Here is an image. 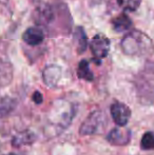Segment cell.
Listing matches in <instances>:
<instances>
[{
    "label": "cell",
    "instance_id": "cell-14",
    "mask_svg": "<svg viewBox=\"0 0 154 155\" xmlns=\"http://www.w3.org/2000/svg\"><path fill=\"white\" fill-rule=\"evenodd\" d=\"M75 42H76L77 50L79 53H82L87 49L88 40H87L86 33H84V31L81 28H78L76 32H75Z\"/></svg>",
    "mask_w": 154,
    "mask_h": 155
},
{
    "label": "cell",
    "instance_id": "cell-2",
    "mask_svg": "<svg viewBox=\"0 0 154 155\" xmlns=\"http://www.w3.org/2000/svg\"><path fill=\"white\" fill-rule=\"evenodd\" d=\"M75 114H76V108L72 104L58 101V106H56V108L51 111L50 119L52 124L57 126L60 130H64L70 126Z\"/></svg>",
    "mask_w": 154,
    "mask_h": 155
},
{
    "label": "cell",
    "instance_id": "cell-5",
    "mask_svg": "<svg viewBox=\"0 0 154 155\" xmlns=\"http://www.w3.org/2000/svg\"><path fill=\"white\" fill-rule=\"evenodd\" d=\"M110 112L114 123L119 127H125L131 117V110L129 109V107L120 101L113 102L110 108Z\"/></svg>",
    "mask_w": 154,
    "mask_h": 155
},
{
    "label": "cell",
    "instance_id": "cell-17",
    "mask_svg": "<svg viewBox=\"0 0 154 155\" xmlns=\"http://www.w3.org/2000/svg\"><path fill=\"white\" fill-rule=\"evenodd\" d=\"M32 99H33V101L35 102L36 104H40L41 102L43 101L42 94L40 92H38V91H36V92H34L33 96H32Z\"/></svg>",
    "mask_w": 154,
    "mask_h": 155
},
{
    "label": "cell",
    "instance_id": "cell-18",
    "mask_svg": "<svg viewBox=\"0 0 154 155\" xmlns=\"http://www.w3.org/2000/svg\"><path fill=\"white\" fill-rule=\"evenodd\" d=\"M6 155H17V154H14V153H10V154H6Z\"/></svg>",
    "mask_w": 154,
    "mask_h": 155
},
{
    "label": "cell",
    "instance_id": "cell-15",
    "mask_svg": "<svg viewBox=\"0 0 154 155\" xmlns=\"http://www.w3.org/2000/svg\"><path fill=\"white\" fill-rule=\"evenodd\" d=\"M142 0H117L118 5L127 12H134L140 5Z\"/></svg>",
    "mask_w": 154,
    "mask_h": 155
},
{
    "label": "cell",
    "instance_id": "cell-4",
    "mask_svg": "<svg viewBox=\"0 0 154 155\" xmlns=\"http://www.w3.org/2000/svg\"><path fill=\"white\" fill-rule=\"evenodd\" d=\"M90 49L95 59L100 60L107 57L110 50V40L103 34H97L93 37L90 43Z\"/></svg>",
    "mask_w": 154,
    "mask_h": 155
},
{
    "label": "cell",
    "instance_id": "cell-6",
    "mask_svg": "<svg viewBox=\"0 0 154 155\" xmlns=\"http://www.w3.org/2000/svg\"><path fill=\"white\" fill-rule=\"evenodd\" d=\"M107 140L113 146H126L131 140V131L123 127L112 129L107 135Z\"/></svg>",
    "mask_w": 154,
    "mask_h": 155
},
{
    "label": "cell",
    "instance_id": "cell-16",
    "mask_svg": "<svg viewBox=\"0 0 154 155\" xmlns=\"http://www.w3.org/2000/svg\"><path fill=\"white\" fill-rule=\"evenodd\" d=\"M140 148L143 150H153L154 149V133L149 131L146 132L142 137Z\"/></svg>",
    "mask_w": 154,
    "mask_h": 155
},
{
    "label": "cell",
    "instance_id": "cell-10",
    "mask_svg": "<svg viewBox=\"0 0 154 155\" xmlns=\"http://www.w3.org/2000/svg\"><path fill=\"white\" fill-rule=\"evenodd\" d=\"M13 79V68L10 62L0 59V87H5Z\"/></svg>",
    "mask_w": 154,
    "mask_h": 155
},
{
    "label": "cell",
    "instance_id": "cell-11",
    "mask_svg": "<svg viewBox=\"0 0 154 155\" xmlns=\"http://www.w3.org/2000/svg\"><path fill=\"white\" fill-rule=\"evenodd\" d=\"M112 25L116 32H125L132 27V20L126 14H121L112 20Z\"/></svg>",
    "mask_w": 154,
    "mask_h": 155
},
{
    "label": "cell",
    "instance_id": "cell-12",
    "mask_svg": "<svg viewBox=\"0 0 154 155\" xmlns=\"http://www.w3.org/2000/svg\"><path fill=\"white\" fill-rule=\"evenodd\" d=\"M52 19H53V11L48 4H43L36 8V20L39 23H48Z\"/></svg>",
    "mask_w": 154,
    "mask_h": 155
},
{
    "label": "cell",
    "instance_id": "cell-7",
    "mask_svg": "<svg viewBox=\"0 0 154 155\" xmlns=\"http://www.w3.org/2000/svg\"><path fill=\"white\" fill-rule=\"evenodd\" d=\"M43 81L47 86L54 88L57 86L58 81L61 76V70L57 65H49L43 71Z\"/></svg>",
    "mask_w": 154,
    "mask_h": 155
},
{
    "label": "cell",
    "instance_id": "cell-13",
    "mask_svg": "<svg viewBox=\"0 0 154 155\" xmlns=\"http://www.w3.org/2000/svg\"><path fill=\"white\" fill-rule=\"evenodd\" d=\"M77 75L79 78L87 80V81H92L94 79V75H93L92 71L89 68V62L87 60L84 59L79 62L77 69Z\"/></svg>",
    "mask_w": 154,
    "mask_h": 155
},
{
    "label": "cell",
    "instance_id": "cell-1",
    "mask_svg": "<svg viewBox=\"0 0 154 155\" xmlns=\"http://www.w3.org/2000/svg\"><path fill=\"white\" fill-rule=\"evenodd\" d=\"M150 43V39L143 33L133 31L123 37L121 41V48L125 53L130 55H138L145 53L148 50V45Z\"/></svg>",
    "mask_w": 154,
    "mask_h": 155
},
{
    "label": "cell",
    "instance_id": "cell-8",
    "mask_svg": "<svg viewBox=\"0 0 154 155\" xmlns=\"http://www.w3.org/2000/svg\"><path fill=\"white\" fill-rule=\"evenodd\" d=\"M22 39L25 43L30 45H38L44 39V34L41 31V29L36 27L29 28L22 35Z\"/></svg>",
    "mask_w": 154,
    "mask_h": 155
},
{
    "label": "cell",
    "instance_id": "cell-9",
    "mask_svg": "<svg viewBox=\"0 0 154 155\" xmlns=\"http://www.w3.org/2000/svg\"><path fill=\"white\" fill-rule=\"evenodd\" d=\"M35 134L31 131H22L16 134L12 139V145L16 148L22 147V146L31 145L35 141Z\"/></svg>",
    "mask_w": 154,
    "mask_h": 155
},
{
    "label": "cell",
    "instance_id": "cell-3",
    "mask_svg": "<svg viewBox=\"0 0 154 155\" xmlns=\"http://www.w3.org/2000/svg\"><path fill=\"white\" fill-rule=\"evenodd\" d=\"M106 114H103L101 111H94L81 124L79 128V134L84 136L101 132L106 128Z\"/></svg>",
    "mask_w": 154,
    "mask_h": 155
}]
</instances>
